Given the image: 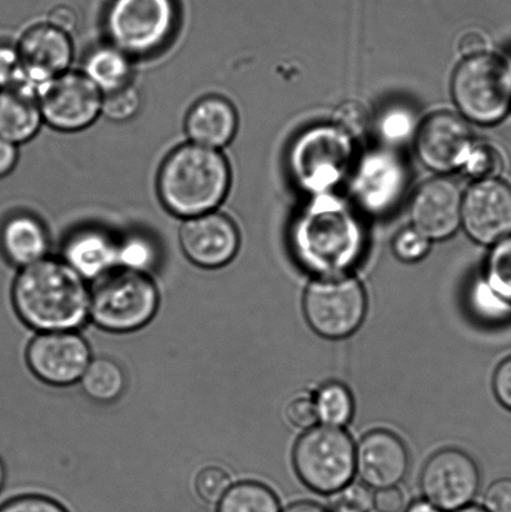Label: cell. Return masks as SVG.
<instances>
[{"label":"cell","mask_w":511,"mask_h":512,"mask_svg":"<svg viewBox=\"0 0 511 512\" xmlns=\"http://www.w3.org/2000/svg\"><path fill=\"white\" fill-rule=\"evenodd\" d=\"M295 263L314 278L349 275L367 250L357 214L333 194L315 195L295 218L289 233Z\"/></svg>","instance_id":"cell-1"},{"label":"cell","mask_w":511,"mask_h":512,"mask_svg":"<svg viewBox=\"0 0 511 512\" xmlns=\"http://www.w3.org/2000/svg\"><path fill=\"white\" fill-rule=\"evenodd\" d=\"M12 300L20 320L38 333L77 331L89 319L87 280L63 259L45 258L20 269Z\"/></svg>","instance_id":"cell-2"},{"label":"cell","mask_w":511,"mask_h":512,"mask_svg":"<svg viewBox=\"0 0 511 512\" xmlns=\"http://www.w3.org/2000/svg\"><path fill=\"white\" fill-rule=\"evenodd\" d=\"M232 170L218 149L192 142L179 145L160 165V202L180 219L214 212L228 197Z\"/></svg>","instance_id":"cell-3"},{"label":"cell","mask_w":511,"mask_h":512,"mask_svg":"<svg viewBox=\"0 0 511 512\" xmlns=\"http://www.w3.org/2000/svg\"><path fill=\"white\" fill-rule=\"evenodd\" d=\"M354 139L333 123L313 125L298 134L288 152V169L303 192L328 194L347 177Z\"/></svg>","instance_id":"cell-4"},{"label":"cell","mask_w":511,"mask_h":512,"mask_svg":"<svg viewBox=\"0 0 511 512\" xmlns=\"http://www.w3.org/2000/svg\"><path fill=\"white\" fill-rule=\"evenodd\" d=\"M159 304V290L149 274L117 269L94 281L89 318L109 333H133L154 319Z\"/></svg>","instance_id":"cell-5"},{"label":"cell","mask_w":511,"mask_h":512,"mask_svg":"<svg viewBox=\"0 0 511 512\" xmlns=\"http://www.w3.org/2000/svg\"><path fill=\"white\" fill-rule=\"evenodd\" d=\"M455 105L468 122L492 127L511 113V74L508 62L485 52L464 58L452 78Z\"/></svg>","instance_id":"cell-6"},{"label":"cell","mask_w":511,"mask_h":512,"mask_svg":"<svg viewBox=\"0 0 511 512\" xmlns=\"http://www.w3.org/2000/svg\"><path fill=\"white\" fill-rule=\"evenodd\" d=\"M293 466L300 481L314 493L337 494L355 475L353 438L343 428L315 425L295 443Z\"/></svg>","instance_id":"cell-7"},{"label":"cell","mask_w":511,"mask_h":512,"mask_svg":"<svg viewBox=\"0 0 511 512\" xmlns=\"http://www.w3.org/2000/svg\"><path fill=\"white\" fill-rule=\"evenodd\" d=\"M178 23L177 0H112L104 19L109 43L132 58L163 49Z\"/></svg>","instance_id":"cell-8"},{"label":"cell","mask_w":511,"mask_h":512,"mask_svg":"<svg viewBox=\"0 0 511 512\" xmlns=\"http://www.w3.org/2000/svg\"><path fill=\"white\" fill-rule=\"evenodd\" d=\"M303 313L315 334L329 340L347 339L367 316V291L352 275L314 278L304 291Z\"/></svg>","instance_id":"cell-9"},{"label":"cell","mask_w":511,"mask_h":512,"mask_svg":"<svg viewBox=\"0 0 511 512\" xmlns=\"http://www.w3.org/2000/svg\"><path fill=\"white\" fill-rule=\"evenodd\" d=\"M43 122L58 132L77 133L102 115L103 93L82 70H68L37 90Z\"/></svg>","instance_id":"cell-10"},{"label":"cell","mask_w":511,"mask_h":512,"mask_svg":"<svg viewBox=\"0 0 511 512\" xmlns=\"http://www.w3.org/2000/svg\"><path fill=\"white\" fill-rule=\"evenodd\" d=\"M479 486L478 464L472 456L457 448L437 451L430 456L420 474L424 499L443 512L472 504Z\"/></svg>","instance_id":"cell-11"},{"label":"cell","mask_w":511,"mask_h":512,"mask_svg":"<svg viewBox=\"0 0 511 512\" xmlns=\"http://www.w3.org/2000/svg\"><path fill=\"white\" fill-rule=\"evenodd\" d=\"M25 359L43 383L69 386L78 383L92 361L87 340L75 331L39 333L30 341Z\"/></svg>","instance_id":"cell-12"},{"label":"cell","mask_w":511,"mask_h":512,"mask_svg":"<svg viewBox=\"0 0 511 512\" xmlns=\"http://www.w3.org/2000/svg\"><path fill=\"white\" fill-rule=\"evenodd\" d=\"M477 144L463 118L453 113L429 115L415 137V150L425 167L439 174L463 170Z\"/></svg>","instance_id":"cell-13"},{"label":"cell","mask_w":511,"mask_h":512,"mask_svg":"<svg viewBox=\"0 0 511 512\" xmlns=\"http://www.w3.org/2000/svg\"><path fill=\"white\" fill-rule=\"evenodd\" d=\"M408 185V172L397 154L377 149L365 154L355 168L352 194L360 208L382 215L397 207Z\"/></svg>","instance_id":"cell-14"},{"label":"cell","mask_w":511,"mask_h":512,"mask_svg":"<svg viewBox=\"0 0 511 512\" xmlns=\"http://www.w3.org/2000/svg\"><path fill=\"white\" fill-rule=\"evenodd\" d=\"M462 227L475 243L495 245L511 235V187L499 178L477 180L463 195Z\"/></svg>","instance_id":"cell-15"},{"label":"cell","mask_w":511,"mask_h":512,"mask_svg":"<svg viewBox=\"0 0 511 512\" xmlns=\"http://www.w3.org/2000/svg\"><path fill=\"white\" fill-rule=\"evenodd\" d=\"M179 244L190 263L203 269H219L237 256L240 234L228 215L214 210L184 219Z\"/></svg>","instance_id":"cell-16"},{"label":"cell","mask_w":511,"mask_h":512,"mask_svg":"<svg viewBox=\"0 0 511 512\" xmlns=\"http://www.w3.org/2000/svg\"><path fill=\"white\" fill-rule=\"evenodd\" d=\"M463 195L452 179L438 177L428 180L415 192L410 205L412 227L430 242L452 238L462 227Z\"/></svg>","instance_id":"cell-17"},{"label":"cell","mask_w":511,"mask_h":512,"mask_svg":"<svg viewBox=\"0 0 511 512\" xmlns=\"http://www.w3.org/2000/svg\"><path fill=\"white\" fill-rule=\"evenodd\" d=\"M408 470L407 445L393 431H369L355 446V473L370 489L398 486L407 478Z\"/></svg>","instance_id":"cell-18"},{"label":"cell","mask_w":511,"mask_h":512,"mask_svg":"<svg viewBox=\"0 0 511 512\" xmlns=\"http://www.w3.org/2000/svg\"><path fill=\"white\" fill-rule=\"evenodd\" d=\"M17 49L27 83L35 92L50 79L68 72L74 58L70 34L49 23L28 29Z\"/></svg>","instance_id":"cell-19"},{"label":"cell","mask_w":511,"mask_h":512,"mask_svg":"<svg viewBox=\"0 0 511 512\" xmlns=\"http://www.w3.org/2000/svg\"><path fill=\"white\" fill-rule=\"evenodd\" d=\"M63 260L94 283L118 269V240L98 227L75 230L64 242Z\"/></svg>","instance_id":"cell-20"},{"label":"cell","mask_w":511,"mask_h":512,"mask_svg":"<svg viewBox=\"0 0 511 512\" xmlns=\"http://www.w3.org/2000/svg\"><path fill=\"white\" fill-rule=\"evenodd\" d=\"M238 124L237 109L228 99L207 95L189 109L184 128L189 142L220 150L232 143Z\"/></svg>","instance_id":"cell-21"},{"label":"cell","mask_w":511,"mask_h":512,"mask_svg":"<svg viewBox=\"0 0 511 512\" xmlns=\"http://www.w3.org/2000/svg\"><path fill=\"white\" fill-rule=\"evenodd\" d=\"M49 245L47 228L32 214H14L0 228V249L20 269L48 258Z\"/></svg>","instance_id":"cell-22"},{"label":"cell","mask_w":511,"mask_h":512,"mask_svg":"<svg viewBox=\"0 0 511 512\" xmlns=\"http://www.w3.org/2000/svg\"><path fill=\"white\" fill-rule=\"evenodd\" d=\"M37 92L29 87L0 90V138L28 143L43 124Z\"/></svg>","instance_id":"cell-23"},{"label":"cell","mask_w":511,"mask_h":512,"mask_svg":"<svg viewBox=\"0 0 511 512\" xmlns=\"http://www.w3.org/2000/svg\"><path fill=\"white\" fill-rule=\"evenodd\" d=\"M82 72L103 94L132 84V57L112 43L98 45L84 59Z\"/></svg>","instance_id":"cell-24"},{"label":"cell","mask_w":511,"mask_h":512,"mask_svg":"<svg viewBox=\"0 0 511 512\" xmlns=\"http://www.w3.org/2000/svg\"><path fill=\"white\" fill-rule=\"evenodd\" d=\"M83 393L99 404H110L123 395L127 379L117 361L97 358L90 361L79 380Z\"/></svg>","instance_id":"cell-25"},{"label":"cell","mask_w":511,"mask_h":512,"mask_svg":"<svg viewBox=\"0 0 511 512\" xmlns=\"http://www.w3.org/2000/svg\"><path fill=\"white\" fill-rule=\"evenodd\" d=\"M278 496L267 485L242 481L230 486L217 512H282Z\"/></svg>","instance_id":"cell-26"},{"label":"cell","mask_w":511,"mask_h":512,"mask_svg":"<svg viewBox=\"0 0 511 512\" xmlns=\"http://www.w3.org/2000/svg\"><path fill=\"white\" fill-rule=\"evenodd\" d=\"M313 400L322 425L344 428L354 418L355 401L352 391L339 381L324 384Z\"/></svg>","instance_id":"cell-27"},{"label":"cell","mask_w":511,"mask_h":512,"mask_svg":"<svg viewBox=\"0 0 511 512\" xmlns=\"http://www.w3.org/2000/svg\"><path fill=\"white\" fill-rule=\"evenodd\" d=\"M158 258L157 245L147 235L133 233L118 240V269L149 274Z\"/></svg>","instance_id":"cell-28"},{"label":"cell","mask_w":511,"mask_h":512,"mask_svg":"<svg viewBox=\"0 0 511 512\" xmlns=\"http://www.w3.org/2000/svg\"><path fill=\"white\" fill-rule=\"evenodd\" d=\"M484 280L500 299L511 305V235L493 245L485 263Z\"/></svg>","instance_id":"cell-29"},{"label":"cell","mask_w":511,"mask_h":512,"mask_svg":"<svg viewBox=\"0 0 511 512\" xmlns=\"http://www.w3.org/2000/svg\"><path fill=\"white\" fill-rule=\"evenodd\" d=\"M469 299L472 301L474 313L483 321L490 324H503L511 320V305L500 299L489 288L484 278L472 286Z\"/></svg>","instance_id":"cell-30"},{"label":"cell","mask_w":511,"mask_h":512,"mask_svg":"<svg viewBox=\"0 0 511 512\" xmlns=\"http://www.w3.org/2000/svg\"><path fill=\"white\" fill-rule=\"evenodd\" d=\"M140 107H142V97L133 84L115 92L103 94L102 115L112 122H129L139 113Z\"/></svg>","instance_id":"cell-31"},{"label":"cell","mask_w":511,"mask_h":512,"mask_svg":"<svg viewBox=\"0 0 511 512\" xmlns=\"http://www.w3.org/2000/svg\"><path fill=\"white\" fill-rule=\"evenodd\" d=\"M502 169L503 159L499 150L493 145L477 142L462 172L474 180H483L498 178Z\"/></svg>","instance_id":"cell-32"},{"label":"cell","mask_w":511,"mask_h":512,"mask_svg":"<svg viewBox=\"0 0 511 512\" xmlns=\"http://www.w3.org/2000/svg\"><path fill=\"white\" fill-rule=\"evenodd\" d=\"M332 123L353 139L362 137L369 128L370 117L367 107L355 99L345 100L335 108Z\"/></svg>","instance_id":"cell-33"},{"label":"cell","mask_w":511,"mask_h":512,"mask_svg":"<svg viewBox=\"0 0 511 512\" xmlns=\"http://www.w3.org/2000/svg\"><path fill=\"white\" fill-rule=\"evenodd\" d=\"M232 485V478L219 466H208L195 478V490L199 498L208 504H218Z\"/></svg>","instance_id":"cell-34"},{"label":"cell","mask_w":511,"mask_h":512,"mask_svg":"<svg viewBox=\"0 0 511 512\" xmlns=\"http://www.w3.org/2000/svg\"><path fill=\"white\" fill-rule=\"evenodd\" d=\"M430 248L432 242L413 227L400 230L393 242L395 256L407 264L422 261L429 254Z\"/></svg>","instance_id":"cell-35"},{"label":"cell","mask_w":511,"mask_h":512,"mask_svg":"<svg viewBox=\"0 0 511 512\" xmlns=\"http://www.w3.org/2000/svg\"><path fill=\"white\" fill-rule=\"evenodd\" d=\"M20 87L29 85L18 49L12 45L0 44V90Z\"/></svg>","instance_id":"cell-36"},{"label":"cell","mask_w":511,"mask_h":512,"mask_svg":"<svg viewBox=\"0 0 511 512\" xmlns=\"http://www.w3.org/2000/svg\"><path fill=\"white\" fill-rule=\"evenodd\" d=\"M378 127L380 134L388 142H403L410 137L415 129L414 117L407 109H390L379 120Z\"/></svg>","instance_id":"cell-37"},{"label":"cell","mask_w":511,"mask_h":512,"mask_svg":"<svg viewBox=\"0 0 511 512\" xmlns=\"http://www.w3.org/2000/svg\"><path fill=\"white\" fill-rule=\"evenodd\" d=\"M0 512H68L57 501L42 495H23L0 506Z\"/></svg>","instance_id":"cell-38"},{"label":"cell","mask_w":511,"mask_h":512,"mask_svg":"<svg viewBox=\"0 0 511 512\" xmlns=\"http://www.w3.org/2000/svg\"><path fill=\"white\" fill-rule=\"evenodd\" d=\"M287 418L299 429L308 430L318 423L317 408L314 400L309 398H298L290 401L285 410Z\"/></svg>","instance_id":"cell-39"},{"label":"cell","mask_w":511,"mask_h":512,"mask_svg":"<svg viewBox=\"0 0 511 512\" xmlns=\"http://www.w3.org/2000/svg\"><path fill=\"white\" fill-rule=\"evenodd\" d=\"M483 503L488 512H511V478L494 481L485 491Z\"/></svg>","instance_id":"cell-40"},{"label":"cell","mask_w":511,"mask_h":512,"mask_svg":"<svg viewBox=\"0 0 511 512\" xmlns=\"http://www.w3.org/2000/svg\"><path fill=\"white\" fill-rule=\"evenodd\" d=\"M334 501L343 503L363 512L373 510V493L365 484L350 483L344 489L334 494Z\"/></svg>","instance_id":"cell-41"},{"label":"cell","mask_w":511,"mask_h":512,"mask_svg":"<svg viewBox=\"0 0 511 512\" xmlns=\"http://www.w3.org/2000/svg\"><path fill=\"white\" fill-rule=\"evenodd\" d=\"M405 495L398 486L379 489L373 494V510L377 512H403L407 508Z\"/></svg>","instance_id":"cell-42"},{"label":"cell","mask_w":511,"mask_h":512,"mask_svg":"<svg viewBox=\"0 0 511 512\" xmlns=\"http://www.w3.org/2000/svg\"><path fill=\"white\" fill-rule=\"evenodd\" d=\"M493 391L500 404L511 411V356L494 371Z\"/></svg>","instance_id":"cell-43"},{"label":"cell","mask_w":511,"mask_h":512,"mask_svg":"<svg viewBox=\"0 0 511 512\" xmlns=\"http://www.w3.org/2000/svg\"><path fill=\"white\" fill-rule=\"evenodd\" d=\"M48 23L54 25L55 28L63 30V32L72 34L77 28L78 18L73 9L69 7L54 8L49 14Z\"/></svg>","instance_id":"cell-44"},{"label":"cell","mask_w":511,"mask_h":512,"mask_svg":"<svg viewBox=\"0 0 511 512\" xmlns=\"http://www.w3.org/2000/svg\"><path fill=\"white\" fill-rule=\"evenodd\" d=\"M459 50L464 55V58L483 54L487 52V40H485L482 33L468 32L460 39Z\"/></svg>","instance_id":"cell-45"},{"label":"cell","mask_w":511,"mask_h":512,"mask_svg":"<svg viewBox=\"0 0 511 512\" xmlns=\"http://www.w3.org/2000/svg\"><path fill=\"white\" fill-rule=\"evenodd\" d=\"M18 158V145L0 138V178L7 177L13 172Z\"/></svg>","instance_id":"cell-46"},{"label":"cell","mask_w":511,"mask_h":512,"mask_svg":"<svg viewBox=\"0 0 511 512\" xmlns=\"http://www.w3.org/2000/svg\"><path fill=\"white\" fill-rule=\"evenodd\" d=\"M282 512H329L324 509L322 505L313 503V501H297V503L290 504Z\"/></svg>","instance_id":"cell-47"},{"label":"cell","mask_w":511,"mask_h":512,"mask_svg":"<svg viewBox=\"0 0 511 512\" xmlns=\"http://www.w3.org/2000/svg\"><path fill=\"white\" fill-rule=\"evenodd\" d=\"M403 512H443L439 510L437 506L429 503L428 500H417L405 508Z\"/></svg>","instance_id":"cell-48"},{"label":"cell","mask_w":511,"mask_h":512,"mask_svg":"<svg viewBox=\"0 0 511 512\" xmlns=\"http://www.w3.org/2000/svg\"><path fill=\"white\" fill-rule=\"evenodd\" d=\"M329 512H363L358 509L353 508V506L337 503V501H333L332 510Z\"/></svg>","instance_id":"cell-49"},{"label":"cell","mask_w":511,"mask_h":512,"mask_svg":"<svg viewBox=\"0 0 511 512\" xmlns=\"http://www.w3.org/2000/svg\"><path fill=\"white\" fill-rule=\"evenodd\" d=\"M452 512H488V511L485 510L484 508H482V506L470 504V505L464 506V508H460V509L454 510Z\"/></svg>","instance_id":"cell-50"},{"label":"cell","mask_w":511,"mask_h":512,"mask_svg":"<svg viewBox=\"0 0 511 512\" xmlns=\"http://www.w3.org/2000/svg\"><path fill=\"white\" fill-rule=\"evenodd\" d=\"M5 483V466L3 460L0 459V490H2Z\"/></svg>","instance_id":"cell-51"},{"label":"cell","mask_w":511,"mask_h":512,"mask_svg":"<svg viewBox=\"0 0 511 512\" xmlns=\"http://www.w3.org/2000/svg\"><path fill=\"white\" fill-rule=\"evenodd\" d=\"M508 65H509V70H510V74H511V60H510V62H508Z\"/></svg>","instance_id":"cell-52"}]
</instances>
